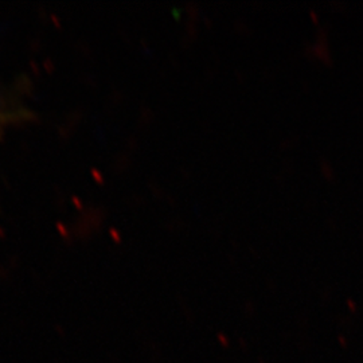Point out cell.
Listing matches in <instances>:
<instances>
[{
	"mask_svg": "<svg viewBox=\"0 0 363 363\" xmlns=\"http://www.w3.org/2000/svg\"><path fill=\"white\" fill-rule=\"evenodd\" d=\"M9 117H13V116H9L7 113H0V124L3 123V121H7V118Z\"/></svg>",
	"mask_w": 363,
	"mask_h": 363,
	"instance_id": "1",
	"label": "cell"
}]
</instances>
